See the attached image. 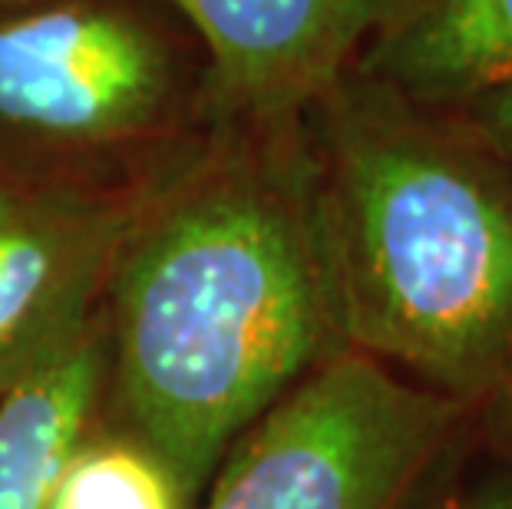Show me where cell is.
Segmentation results:
<instances>
[{
  "label": "cell",
  "instance_id": "4fadbf2b",
  "mask_svg": "<svg viewBox=\"0 0 512 509\" xmlns=\"http://www.w3.org/2000/svg\"><path fill=\"white\" fill-rule=\"evenodd\" d=\"M14 4H24V0H0V10H4V7H14Z\"/></svg>",
  "mask_w": 512,
  "mask_h": 509
},
{
  "label": "cell",
  "instance_id": "ba28073f",
  "mask_svg": "<svg viewBox=\"0 0 512 509\" xmlns=\"http://www.w3.org/2000/svg\"><path fill=\"white\" fill-rule=\"evenodd\" d=\"M110 377L100 314L0 391V509H47Z\"/></svg>",
  "mask_w": 512,
  "mask_h": 509
},
{
  "label": "cell",
  "instance_id": "7a4b0ae2",
  "mask_svg": "<svg viewBox=\"0 0 512 509\" xmlns=\"http://www.w3.org/2000/svg\"><path fill=\"white\" fill-rule=\"evenodd\" d=\"M301 126L344 348L476 407L512 361V172L354 70Z\"/></svg>",
  "mask_w": 512,
  "mask_h": 509
},
{
  "label": "cell",
  "instance_id": "5b68a950",
  "mask_svg": "<svg viewBox=\"0 0 512 509\" xmlns=\"http://www.w3.org/2000/svg\"><path fill=\"white\" fill-rule=\"evenodd\" d=\"M166 166L129 179H0V391L100 314L119 245Z\"/></svg>",
  "mask_w": 512,
  "mask_h": 509
},
{
  "label": "cell",
  "instance_id": "7c38bea8",
  "mask_svg": "<svg viewBox=\"0 0 512 509\" xmlns=\"http://www.w3.org/2000/svg\"><path fill=\"white\" fill-rule=\"evenodd\" d=\"M476 437L512 460V361L489 394L476 404Z\"/></svg>",
  "mask_w": 512,
  "mask_h": 509
},
{
  "label": "cell",
  "instance_id": "6da1fadb",
  "mask_svg": "<svg viewBox=\"0 0 512 509\" xmlns=\"http://www.w3.org/2000/svg\"><path fill=\"white\" fill-rule=\"evenodd\" d=\"M129 430L195 500L228 447L344 348L301 116L215 123L156 179L103 295Z\"/></svg>",
  "mask_w": 512,
  "mask_h": 509
},
{
  "label": "cell",
  "instance_id": "52a82bcc",
  "mask_svg": "<svg viewBox=\"0 0 512 509\" xmlns=\"http://www.w3.org/2000/svg\"><path fill=\"white\" fill-rule=\"evenodd\" d=\"M354 73L433 113L512 86V0H403Z\"/></svg>",
  "mask_w": 512,
  "mask_h": 509
},
{
  "label": "cell",
  "instance_id": "9c48e42d",
  "mask_svg": "<svg viewBox=\"0 0 512 509\" xmlns=\"http://www.w3.org/2000/svg\"><path fill=\"white\" fill-rule=\"evenodd\" d=\"M192 496L139 437L80 440L47 509H189Z\"/></svg>",
  "mask_w": 512,
  "mask_h": 509
},
{
  "label": "cell",
  "instance_id": "8fae6325",
  "mask_svg": "<svg viewBox=\"0 0 512 509\" xmlns=\"http://www.w3.org/2000/svg\"><path fill=\"white\" fill-rule=\"evenodd\" d=\"M446 116L512 172V86L476 96V100L463 103L460 110Z\"/></svg>",
  "mask_w": 512,
  "mask_h": 509
},
{
  "label": "cell",
  "instance_id": "8992f818",
  "mask_svg": "<svg viewBox=\"0 0 512 509\" xmlns=\"http://www.w3.org/2000/svg\"><path fill=\"white\" fill-rule=\"evenodd\" d=\"M205 50V123H285L354 67L403 0H166Z\"/></svg>",
  "mask_w": 512,
  "mask_h": 509
},
{
  "label": "cell",
  "instance_id": "3957f363",
  "mask_svg": "<svg viewBox=\"0 0 512 509\" xmlns=\"http://www.w3.org/2000/svg\"><path fill=\"white\" fill-rule=\"evenodd\" d=\"M205 123V50L166 0L0 10V179H129Z\"/></svg>",
  "mask_w": 512,
  "mask_h": 509
},
{
  "label": "cell",
  "instance_id": "277c9868",
  "mask_svg": "<svg viewBox=\"0 0 512 509\" xmlns=\"http://www.w3.org/2000/svg\"><path fill=\"white\" fill-rule=\"evenodd\" d=\"M473 424V404L341 348L228 447L202 509H417Z\"/></svg>",
  "mask_w": 512,
  "mask_h": 509
},
{
  "label": "cell",
  "instance_id": "30bf717a",
  "mask_svg": "<svg viewBox=\"0 0 512 509\" xmlns=\"http://www.w3.org/2000/svg\"><path fill=\"white\" fill-rule=\"evenodd\" d=\"M417 509H512V460L473 437Z\"/></svg>",
  "mask_w": 512,
  "mask_h": 509
}]
</instances>
